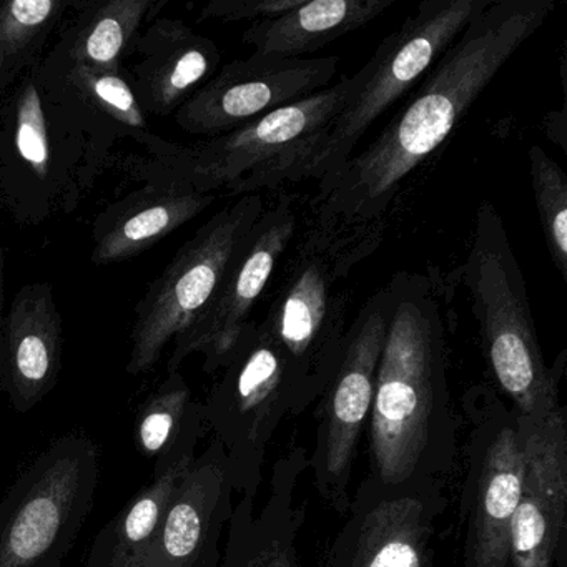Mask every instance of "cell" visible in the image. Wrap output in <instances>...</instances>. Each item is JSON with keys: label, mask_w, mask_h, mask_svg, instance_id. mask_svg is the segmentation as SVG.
<instances>
[{"label": "cell", "mask_w": 567, "mask_h": 567, "mask_svg": "<svg viewBox=\"0 0 567 567\" xmlns=\"http://www.w3.org/2000/svg\"><path fill=\"white\" fill-rule=\"evenodd\" d=\"M393 308V287L374 291L351 321L333 377L317 401V436L308 470L324 503L344 516L361 434L373 406L378 364Z\"/></svg>", "instance_id": "7c38bea8"}, {"label": "cell", "mask_w": 567, "mask_h": 567, "mask_svg": "<svg viewBox=\"0 0 567 567\" xmlns=\"http://www.w3.org/2000/svg\"><path fill=\"white\" fill-rule=\"evenodd\" d=\"M192 401V390L184 374L181 371L167 373L138 411L134 437L142 456L157 460L175 443Z\"/></svg>", "instance_id": "83f0119b"}, {"label": "cell", "mask_w": 567, "mask_h": 567, "mask_svg": "<svg viewBox=\"0 0 567 567\" xmlns=\"http://www.w3.org/2000/svg\"><path fill=\"white\" fill-rule=\"evenodd\" d=\"M6 251L0 238V381H2V328H4L6 317ZM2 393V388H0Z\"/></svg>", "instance_id": "f546056e"}, {"label": "cell", "mask_w": 567, "mask_h": 567, "mask_svg": "<svg viewBox=\"0 0 567 567\" xmlns=\"http://www.w3.org/2000/svg\"><path fill=\"white\" fill-rule=\"evenodd\" d=\"M165 6L167 0H74L71 21L45 55L62 64L117 74L124 71V59L131 55L142 25Z\"/></svg>", "instance_id": "cb8c5ba5"}, {"label": "cell", "mask_w": 567, "mask_h": 567, "mask_svg": "<svg viewBox=\"0 0 567 567\" xmlns=\"http://www.w3.org/2000/svg\"><path fill=\"white\" fill-rule=\"evenodd\" d=\"M38 74L48 97L87 142L85 178L92 192L111 164L115 147L147 132L148 117L135 99L125 68L107 74L62 64L44 54Z\"/></svg>", "instance_id": "ac0fdd59"}, {"label": "cell", "mask_w": 567, "mask_h": 567, "mask_svg": "<svg viewBox=\"0 0 567 567\" xmlns=\"http://www.w3.org/2000/svg\"><path fill=\"white\" fill-rule=\"evenodd\" d=\"M446 480L361 481L323 567H431Z\"/></svg>", "instance_id": "4fadbf2b"}, {"label": "cell", "mask_w": 567, "mask_h": 567, "mask_svg": "<svg viewBox=\"0 0 567 567\" xmlns=\"http://www.w3.org/2000/svg\"><path fill=\"white\" fill-rule=\"evenodd\" d=\"M234 506L227 456L214 440L182 477L155 533L118 567H220Z\"/></svg>", "instance_id": "2e32d148"}, {"label": "cell", "mask_w": 567, "mask_h": 567, "mask_svg": "<svg viewBox=\"0 0 567 567\" xmlns=\"http://www.w3.org/2000/svg\"><path fill=\"white\" fill-rule=\"evenodd\" d=\"M204 426L202 403L192 401L177 440L155 460L151 483L138 491L95 537L87 567H118L135 549L147 543L171 506L182 477L197 457Z\"/></svg>", "instance_id": "603a6c76"}, {"label": "cell", "mask_w": 567, "mask_h": 567, "mask_svg": "<svg viewBox=\"0 0 567 567\" xmlns=\"http://www.w3.org/2000/svg\"><path fill=\"white\" fill-rule=\"evenodd\" d=\"M218 373L202 403L204 421L224 447L234 493L258 497L271 440L285 417L298 416L293 378L255 318Z\"/></svg>", "instance_id": "9c48e42d"}, {"label": "cell", "mask_w": 567, "mask_h": 567, "mask_svg": "<svg viewBox=\"0 0 567 567\" xmlns=\"http://www.w3.org/2000/svg\"><path fill=\"white\" fill-rule=\"evenodd\" d=\"M534 204L550 260L567 280V177L563 167L539 145L527 152Z\"/></svg>", "instance_id": "4316f807"}, {"label": "cell", "mask_w": 567, "mask_h": 567, "mask_svg": "<svg viewBox=\"0 0 567 567\" xmlns=\"http://www.w3.org/2000/svg\"><path fill=\"white\" fill-rule=\"evenodd\" d=\"M393 308L368 420L370 476L383 484L446 480L457 450L447 344L436 290L420 275L390 280Z\"/></svg>", "instance_id": "7a4b0ae2"}, {"label": "cell", "mask_w": 567, "mask_h": 567, "mask_svg": "<svg viewBox=\"0 0 567 567\" xmlns=\"http://www.w3.org/2000/svg\"><path fill=\"white\" fill-rule=\"evenodd\" d=\"M466 474L461 487L463 567H511V530L524 480L516 411L489 384L463 396Z\"/></svg>", "instance_id": "8fae6325"}, {"label": "cell", "mask_w": 567, "mask_h": 567, "mask_svg": "<svg viewBox=\"0 0 567 567\" xmlns=\"http://www.w3.org/2000/svg\"><path fill=\"white\" fill-rule=\"evenodd\" d=\"M138 61L125 68L128 84L144 114L174 115L221 64V52L210 38L181 19L161 18L148 24L132 45Z\"/></svg>", "instance_id": "44dd1931"}, {"label": "cell", "mask_w": 567, "mask_h": 567, "mask_svg": "<svg viewBox=\"0 0 567 567\" xmlns=\"http://www.w3.org/2000/svg\"><path fill=\"white\" fill-rule=\"evenodd\" d=\"M265 207L260 194L235 198L212 215L148 285L135 307L128 374L154 370L168 343L208 307Z\"/></svg>", "instance_id": "30bf717a"}, {"label": "cell", "mask_w": 567, "mask_h": 567, "mask_svg": "<svg viewBox=\"0 0 567 567\" xmlns=\"http://www.w3.org/2000/svg\"><path fill=\"white\" fill-rule=\"evenodd\" d=\"M72 8L74 0L0 2V99L44 58Z\"/></svg>", "instance_id": "484cf974"}, {"label": "cell", "mask_w": 567, "mask_h": 567, "mask_svg": "<svg viewBox=\"0 0 567 567\" xmlns=\"http://www.w3.org/2000/svg\"><path fill=\"white\" fill-rule=\"evenodd\" d=\"M85 162L87 142L48 97L35 64L0 101V207L22 228L74 214L91 194Z\"/></svg>", "instance_id": "52a82bcc"}, {"label": "cell", "mask_w": 567, "mask_h": 567, "mask_svg": "<svg viewBox=\"0 0 567 567\" xmlns=\"http://www.w3.org/2000/svg\"><path fill=\"white\" fill-rule=\"evenodd\" d=\"M298 234L295 197L280 194L251 228L208 307L172 343L167 373L178 371L192 354L204 357V371L217 374L241 330L254 320L281 258Z\"/></svg>", "instance_id": "5bb4252c"}, {"label": "cell", "mask_w": 567, "mask_h": 567, "mask_svg": "<svg viewBox=\"0 0 567 567\" xmlns=\"http://www.w3.org/2000/svg\"><path fill=\"white\" fill-rule=\"evenodd\" d=\"M383 230V220L353 224L313 215L278 265L257 323L290 368L298 414L320 400L340 363L348 331L344 284L380 248Z\"/></svg>", "instance_id": "3957f363"}, {"label": "cell", "mask_w": 567, "mask_h": 567, "mask_svg": "<svg viewBox=\"0 0 567 567\" xmlns=\"http://www.w3.org/2000/svg\"><path fill=\"white\" fill-rule=\"evenodd\" d=\"M524 480L511 530V566L563 567L567 527V420L564 406L520 417Z\"/></svg>", "instance_id": "e0dca14e"}, {"label": "cell", "mask_w": 567, "mask_h": 567, "mask_svg": "<svg viewBox=\"0 0 567 567\" xmlns=\"http://www.w3.org/2000/svg\"><path fill=\"white\" fill-rule=\"evenodd\" d=\"M218 195L142 185L109 204L92 225V264L132 260L204 214Z\"/></svg>", "instance_id": "7402d4cb"}, {"label": "cell", "mask_w": 567, "mask_h": 567, "mask_svg": "<svg viewBox=\"0 0 567 567\" xmlns=\"http://www.w3.org/2000/svg\"><path fill=\"white\" fill-rule=\"evenodd\" d=\"M99 477L92 437L52 441L0 501V567H62L94 509Z\"/></svg>", "instance_id": "ba28073f"}, {"label": "cell", "mask_w": 567, "mask_h": 567, "mask_svg": "<svg viewBox=\"0 0 567 567\" xmlns=\"http://www.w3.org/2000/svg\"><path fill=\"white\" fill-rule=\"evenodd\" d=\"M338 62L260 54L230 62L175 112V124L205 138L228 134L330 87Z\"/></svg>", "instance_id": "9a60e30c"}, {"label": "cell", "mask_w": 567, "mask_h": 567, "mask_svg": "<svg viewBox=\"0 0 567 567\" xmlns=\"http://www.w3.org/2000/svg\"><path fill=\"white\" fill-rule=\"evenodd\" d=\"M394 0H311L241 35L254 54L305 59L350 32L360 31L393 8Z\"/></svg>", "instance_id": "d4e9b609"}, {"label": "cell", "mask_w": 567, "mask_h": 567, "mask_svg": "<svg viewBox=\"0 0 567 567\" xmlns=\"http://www.w3.org/2000/svg\"><path fill=\"white\" fill-rule=\"evenodd\" d=\"M358 81V74L344 75L303 101L195 144H174L154 132H141L132 142L144 154L122 158L121 171L151 187L225 192L235 198L284 187L291 165L341 114Z\"/></svg>", "instance_id": "277c9868"}, {"label": "cell", "mask_w": 567, "mask_h": 567, "mask_svg": "<svg viewBox=\"0 0 567 567\" xmlns=\"http://www.w3.org/2000/svg\"><path fill=\"white\" fill-rule=\"evenodd\" d=\"M303 0H214L200 11L202 21H271L298 8Z\"/></svg>", "instance_id": "f1b7e54d"}, {"label": "cell", "mask_w": 567, "mask_h": 567, "mask_svg": "<svg viewBox=\"0 0 567 567\" xmlns=\"http://www.w3.org/2000/svg\"><path fill=\"white\" fill-rule=\"evenodd\" d=\"M477 324L481 350L501 393L520 417L559 410L566 351L556 364L544 358L526 280L511 247L503 218L491 202H481L473 241L461 268Z\"/></svg>", "instance_id": "5b68a950"}, {"label": "cell", "mask_w": 567, "mask_h": 567, "mask_svg": "<svg viewBox=\"0 0 567 567\" xmlns=\"http://www.w3.org/2000/svg\"><path fill=\"white\" fill-rule=\"evenodd\" d=\"M308 451L293 446L275 463L264 504L240 496L231 511L220 567H300L297 540L307 506L297 499Z\"/></svg>", "instance_id": "ffe728a7"}, {"label": "cell", "mask_w": 567, "mask_h": 567, "mask_svg": "<svg viewBox=\"0 0 567 567\" xmlns=\"http://www.w3.org/2000/svg\"><path fill=\"white\" fill-rule=\"evenodd\" d=\"M491 0H426L383 39L373 58L357 72V89L341 114L305 148L284 185L333 177L354 154L371 125L416 82L426 78L441 55Z\"/></svg>", "instance_id": "8992f818"}, {"label": "cell", "mask_w": 567, "mask_h": 567, "mask_svg": "<svg viewBox=\"0 0 567 567\" xmlns=\"http://www.w3.org/2000/svg\"><path fill=\"white\" fill-rule=\"evenodd\" d=\"M556 11L554 0H491L441 55L413 99L313 198L323 220H383L401 184L453 134L484 89Z\"/></svg>", "instance_id": "6da1fadb"}, {"label": "cell", "mask_w": 567, "mask_h": 567, "mask_svg": "<svg viewBox=\"0 0 567 567\" xmlns=\"http://www.w3.org/2000/svg\"><path fill=\"white\" fill-rule=\"evenodd\" d=\"M62 315L49 281L24 285L2 328V393L12 410L29 413L58 386L62 370Z\"/></svg>", "instance_id": "d6986e66"}]
</instances>
